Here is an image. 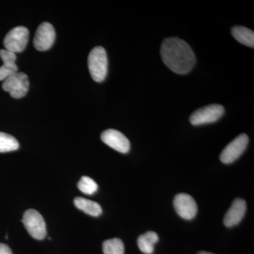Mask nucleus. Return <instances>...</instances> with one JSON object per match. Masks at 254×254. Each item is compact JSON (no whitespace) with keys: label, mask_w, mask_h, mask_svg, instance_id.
<instances>
[{"label":"nucleus","mask_w":254,"mask_h":254,"mask_svg":"<svg viewBox=\"0 0 254 254\" xmlns=\"http://www.w3.org/2000/svg\"><path fill=\"white\" fill-rule=\"evenodd\" d=\"M103 250L104 254H124L125 246L120 239H111L103 242Z\"/></svg>","instance_id":"f3484780"},{"label":"nucleus","mask_w":254,"mask_h":254,"mask_svg":"<svg viewBox=\"0 0 254 254\" xmlns=\"http://www.w3.org/2000/svg\"><path fill=\"white\" fill-rule=\"evenodd\" d=\"M247 210V203L242 198H237L225 214L224 224L227 227H232L238 225L245 217Z\"/></svg>","instance_id":"9b49d317"},{"label":"nucleus","mask_w":254,"mask_h":254,"mask_svg":"<svg viewBox=\"0 0 254 254\" xmlns=\"http://www.w3.org/2000/svg\"><path fill=\"white\" fill-rule=\"evenodd\" d=\"M102 141L114 150L122 153H127L130 150V142L121 132L115 129H108L101 134Z\"/></svg>","instance_id":"9d476101"},{"label":"nucleus","mask_w":254,"mask_h":254,"mask_svg":"<svg viewBox=\"0 0 254 254\" xmlns=\"http://www.w3.org/2000/svg\"><path fill=\"white\" fill-rule=\"evenodd\" d=\"M159 237L155 232H147L138 238L139 250L145 254H152L154 252V246L158 242Z\"/></svg>","instance_id":"4468645a"},{"label":"nucleus","mask_w":254,"mask_h":254,"mask_svg":"<svg viewBox=\"0 0 254 254\" xmlns=\"http://www.w3.org/2000/svg\"><path fill=\"white\" fill-rule=\"evenodd\" d=\"M88 68L91 77L96 82L104 81L108 74V60L106 51L103 47H95L88 56Z\"/></svg>","instance_id":"f03ea898"},{"label":"nucleus","mask_w":254,"mask_h":254,"mask_svg":"<svg viewBox=\"0 0 254 254\" xmlns=\"http://www.w3.org/2000/svg\"><path fill=\"white\" fill-rule=\"evenodd\" d=\"M197 254H214L212 253H210V252H198Z\"/></svg>","instance_id":"aec40b11"},{"label":"nucleus","mask_w":254,"mask_h":254,"mask_svg":"<svg viewBox=\"0 0 254 254\" xmlns=\"http://www.w3.org/2000/svg\"><path fill=\"white\" fill-rule=\"evenodd\" d=\"M0 254H13L7 245L0 243Z\"/></svg>","instance_id":"6ab92c4d"},{"label":"nucleus","mask_w":254,"mask_h":254,"mask_svg":"<svg viewBox=\"0 0 254 254\" xmlns=\"http://www.w3.org/2000/svg\"><path fill=\"white\" fill-rule=\"evenodd\" d=\"M78 188L85 194L93 195L98 190V186L93 179L84 176L78 182Z\"/></svg>","instance_id":"a211bd4d"},{"label":"nucleus","mask_w":254,"mask_h":254,"mask_svg":"<svg viewBox=\"0 0 254 254\" xmlns=\"http://www.w3.org/2000/svg\"><path fill=\"white\" fill-rule=\"evenodd\" d=\"M55 40L54 28L50 23L44 22L41 23L37 29L33 45L36 49L39 51H46L53 46Z\"/></svg>","instance_id":"1a4fd4ad"},{"label":"nucleus","mask_w":254,"mask_h":254,"mask_svg":"<svg viewBox=\"0 0 254 254\" xmlns=\"http://www.w3.org/2000/svg\"><path fill=\"white\" fill-rule=\"evenodd\" d=\"M29 31L24 26H17L11 29L5 36L4 46L12 53H21L27 46Z\"/></svg>","instance_id":"423d86ee"},{"label":"nucleus","mask_w":254,"mask_h":254,"mask_svg":"<svg viewBox=\"0 0 254 254\" xmlns=\"http://www.w3.org/2000/svg\"><path fill=\"white\" fill-rule=\"evenodd\" d=\"M4 91L9 92L12 98L19 99L27 94L29 81L27 75L23 72H16L4 80L2 83Z\"/></svg>","instance_id":"39448f33"},{"label":"nucleus","mask_w":254,"mask_h":254,"mask_svg":"<svg viewBox=\"0 0 254 254\" xmlns=\"http://www.w3.org/2000/svg\"><path fill=\"white\" fill-rule=\"evenodd\" d=\"M232 34L239 43L254 48V33L252 30L244 26H237L232 28Z\"/></svg>","instance_id":"2eb2a0df"},{"label":"nucleus","mask_w":254,"mask_h":254,"mask_svg":"<svg viewBox=\"0 0 254 254\" xmlns=\"http://www.w3.org/2000/svg\"><path fill=\"white\" fill-rule=\"evenodd\" d=\"M225 108L221 105L213 104L195 110L190 115V121L194 126L215 123L223 116Z\"/></svg>","instance_id":"20e7f679"},{"label":"nucleus","mask_w":254,"mask_h":254,"mask_svg":"<svg viewBox=\"0 0 254 254\" xmlns=\"http://www.w3.org/2000/svg\"><path fill=\"white\" fill-rule=\"evenodd\" d=\"M0 58L3 61L2 66H0V81H4L18 71L16 56L12 52L2 49L0 50Z\"/></svg>","instance_id":"f8f14e48"},{"label":"nucleus","mask_w":254,"mask_h":254,"mask_svg":"<svg viewBox=\"0 0 254 254\" xmlns=\"http://www.w3.org/2000/svg\"><path fill=\"white\" fill-rule=\"evenodd\" d=\"M29 235L33 238L42 240L46 237V224L39 212L33 209L26 210L21 220Z\"/></svg>","instance_id":"7ed1b4c3"},{"label":"nucleus","mask_w":254,"mask_h":254,"mask_svg":"<svg viewBox=\"0 0 254 254\" xmlns=\"http://www.w3.org/2000/svg\"><path fill=\"white\" fill-rule=\"evenodd\" d=\"M174 206L177 213L185 220L194 218L198 211L195 200L187 193L177 194L174 199Z\"/></svg>","instance_id":"6e6552de"},{"label":"nucleus","mask_w":254,"mask_h":254,"mask_svg":"<svg viewBox=\"0 0 254 254\" xmlns=\"http://www.w3.org/2000/svg\"><path fill=\"white\" fill-rule=\"evenodd\" d=\"M74 205L76 208L91 216L98 217L103 213V210L99 203L82 197H76L75 198Z\"/></svg>","instance_id":"ddd939ff"},{"label":"nucleus","mask_w":254,"mask_h":254,"mask_svg":"<svg viewBox=\"0 0 254 254\" xmlns=\"http://www.w3.org/2000/svg\"><path fill=\"white\" fill-rule=\"evenodd\" d=\"M19 148V143L14 136L0 132V153L14 151Z\"/></svg>","instance_id":"dca6fc26"},{"label":"nucleus","mask_w":254,"mask_h":254,"mask_svg":"<svg viewBox=\"0 0 254 254\" xmlns=\"http://www.w3.org/2000/svg\"><path fill=\"white\" fill-rule=\"evenodd\" d=\"M249 143V137L242 133L235 138L222 150L220 158L222 163L230 164L236 161L245 152Z\"/></svg>","instance_id":"0eeeda50"},{"label":"nucleus","mask_w":254,"mask_h":254,"mask_svg":"<svg viewBox=\"0 0 254 254\" xmlns=\"http://www.w3.org/2000/svg\"><path fill=\"white\" fill-rule=\"evenodd\" d=\"M160 55L165 64L179 74L190 72L195 65V54L190 45L175 37L164 40Z\"/></svg>","instance_id":"f257e3e1"}]
</instances>
